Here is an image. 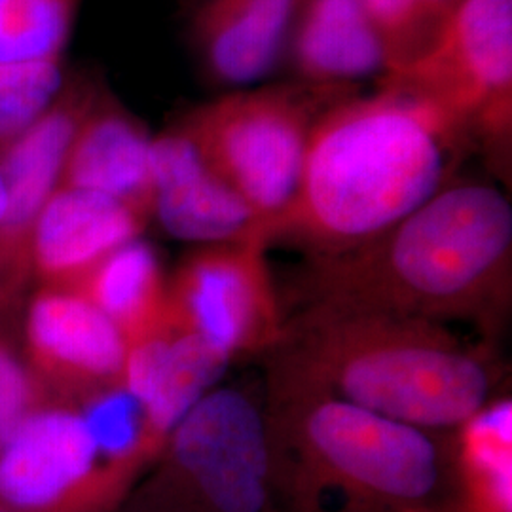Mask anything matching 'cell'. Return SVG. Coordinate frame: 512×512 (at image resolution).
Listing matches in <instances>:
<instances>
[{
    "label": "cell",
    "instance_id": "cell-13",
    "mask_svg": "<svg viewBox=\"0 0 512 512\" xmlns=\"http://www.w3.org/2000/svg\"><path fill=\"white\" fill-rule=\"evenodd\" d=\"M148 219L109 196L59 186L29 236V272L40 287L73 289L116 249L139 239Z\"/></svg>",
    "mask_w": 512,
    "mask_h": 512
},
{
    "label": "cell",
    "instance_id": "cell-9",
    "mask_svg": "<svg viewBox=\"0 0 512 512\" xmlns=\"http://www.w3.org/2000/svg\"><path fill=\"white\" fill-rule=\"evenodd\" d=\"M264 232L194 247L167 277V319L234 361L279 344L285 310L268 266Z\"/></svg>",
    "mask_w": 512,
    "mask_h": 512
},
{
    "label": "cell",
    "instance_id": "cell-14",
    "mask_svg": "<svg viewBox=\"0 0 512 512\" xmlns=\"http://www.w3.org/2000/svg\"><path fill=\"white\" fill-rule=\"evenodd\" d=\"M232 359L202 338L164 323L128 348L122 384L141 403L150 437L164 446L188 410L220 384Z\"/></svg>",
    "mask_w": 512,
    "mask_h": 512
},
{
    "label": "cell",
    "instance_id": "cell-1",
    "mask_svg": "<svg viewBox=\"0 0 512 512\" xmlns=\"http://www.w3.org/2000/svg\"><path fill=\"white\" fill-rule=\"evenodd\" d=\"M294 308L378 311L473 325L494 342L512 306V207L492 184L452 181L378 238L304 258Z\"/></svg>",
    "mask_w": 512,
    "mask_h": 512
},
{
    "label": "cell",
    "instance_id": "cell-8",
    "mask_svg": "<svg viewBox=\"0 0 512 512\" xmlns=\"http://www.w3.org/2000/svg\"><path fill=\"white\" fill-rule=\"evenodd\" d=\"M378 86L446 112L505 167L512 133V0H465L416 59Z\"/></svg>",
    "mask_w": 512,
    "mask_h": 512
},
{
    "label": "cell",
    "instance_id": "cell-16",
    "mask_svg": "<svg viewBox=\"0 0 512 512\" xmlns=\"http://www.w3.org/2000/svg\"><path fill=\"white\" fill-rule=\"evenodd\" d=\"M302 84L349 90L365 78H384L389 54L361 0H300L287 38Z\"/></svg>",
    "mask_w": 512,
    "mask_h": 512
},
{
    "label": "cell",
    "instance_id": "cell-12",
    "mask_svg": "<svg viewBox=\"0 0 512 512\" xmlns=\"http://www.w3.org/2000/svg\"><path fill=\"white\" fill-rule=\"evenodd\" d=\"M150 177V219L175 239L200 247L266 234L255 211L205 164L177 126L152 139Z\"/></svg>",
    "mask_w": 512,
    "mask_h": 512
},
{
    "label": "cell",
    "instance_id": "cell-18",
    "mask_svg": "<svg viewBox=\"0 0 512 512\" xmlns=\"http://www.w3.org/2000/svg\"><path fill=\"white\" fill-rule=\"evenodd\" d=\"M73 289L122 332L128 348L164 323L167 275L145 239L116 249Z\"/></svg>",
    "mask_w": 512,
    "mask_h": 512
},
{
    "label": "cell",
    "instance_id": "cell-20",
    "mask_svg": "<svg viewBox=\"0 0 512 512\" xmlns=\"http://www.w3.org/2000/svg\"><path fill=\"white\" fill-rule=\"evenodd\" d=\"M82 0H0V65L63 59Z\"/></svg>",
    "mask_w": 512,
    "mask_h": 512
},
{
    "label": "cell",
    "instance_id": "cell-2",
    "mask_svg": "<svg viewBox=\"0 0 512 512\" xmlns=\"http://www.w3.org/2000/svg\"><path fill=\"white\" fill-rule=\"evenodd\" d=\"M476 150L446 112L412 93L385 88L344 95L311 128L293 202L268 230V247L306 258L361 247L456 181Z\"/></svg>",
    "mask_w": 512,
    "mask_h": 512
},
{
    "label": "cell",
    "instance_id": "cell-17",
    "mask_svg": "<svg viewBox=\"0 0 512 512\" xmlns=\"http://www.w3.org/2000/svg\"><path fill=\"white\" fill-rule=\"evenodd\" d=\"M300 0H202L194 37L209 74L226 86H249L285 54Z\"/></svg>",
    "mask_w": 512,
    "mask_h": 512
},
{
    "label": "cell",
    "instance_id": "cell-3",
    "mask_svg": "<svg viewBox=\"0 0 512 512\" xmlns=\"http://www.w3.org/2000/svg\"><path fill=\"white\" fill-rule=\"evenodd\" d=\"M274 512H461L456 433L346 403L266 363Z\"/></svg>",
    "mask_w": 512,
    "mask_h": 512
},
{
    "label": "cell",
    "instance_id": "cell-7",
    "mask_svg": "<svg viewBox=\"0 0 512 512\" xmlns=\"http://www.w3.org/2000/svg\"><path fill=\"white\" fill-rule=\"evenodd\" d=\"M344 95L310 84L239 90L190 110L177 128L255 211L268 236L293 202L315 120Z\"/></svg>",
    "mask_w": 512,
    "mask_h": 512
},
{
    "label": "cell",
    "instance_id": "cell-10",
    "mask_svg": "<svg viewBox=\"0 0 512 512\" xmlns=\"http://www.w3.org/2000/svg\"><path fill=\"white\" fill-rule=\"evenodd\" d=\"M25 361L50 399L76 401L122 384L128 342L84 296L40 287L25 311Z\"/></svg>",
    "mask_w": 512,
    "mask_h": 512
},
{
    "label": "cell",
    "instance_id": "cell-26",
    "mask_svg": "<svg viewBox=\"0 0 512 512\" xmlns=\"http://www.w3.org/2000/svg\"><path fill=\"white\" fill-rule=\"evenodd\" d=\"M0 512H8V511H4V509H0Z\"/></svg>",
    "mask_w": 512,
    "mask_h": 512
},
{
    "label": "cell",
    "instance_id": "cell-6",
    "mask_svg": "<svg viewBox=\"0 0 512 512\" xmlns=\"http://www.w3.org/2000/svg\"><path fill=\"white\" fill-rule=\"evenodd\" d=\"M116 512H274L262 397L203 395Z\"/></svg>",
    "mask_w": 512,
    "mask_h": 512
},
{
    "label": "cell",
    "instance_id": "cell-4",
    "mask_svg": "<svg viewBox=\"0 0 512 512\" xmlns=\"http://www.w3.org/2000/svg\"><path fill=\"white\" fill-rule=\"evenodd\" d=\"M264 363L368 412L439 433H456L503 384L490 342L469 344L448 325L416 317L325 306L285 313L281 340Z\"/></svg>",
    "mask_w": 512,
    "mask_h": 512
},
{
    "label": "cell",
    "instance_id": "cell-21",
    "mask_svg": "<svg viewBox=\"0 0 512 512\" xmlns=\"http://www.w3.org/2000/svg\"><path fill=\"white\" fill-rule=\"evenodd\" d=\"M384 38L389 71H397L435 40L465 0H361ZM382 80V78H380Z\"/></svg>",
    "mask_w": 512,
    "mask_h": 512
},
{
    "label": "cell",
    "instance_id": "cell-19",
    "mask_svg": "<svg viewBox=\"0 0 512 512\" xmlns=\"http://www.w3.org/2000/svg\"><path fill=\"white\" fill-rule=\"evenodd\" d=\"M461 512H511L512 399L497 393L456 431Z\"/></svg>",
    "mask_w": 512,
    "mask_h": 512
},
{
    "label": "cell",
    "instance_id": "cell-22",
    "mask_svg": "<svg viewBox=\"0 0 512 512\" xmlns=\"http://www.w3.org/2000/svg\"><path fill=\"white\" fill-rule=\"evenodd\" d=\"M63 84V59L0 65V150L37 122Z\"/></svg>",
    "mask_w": 512,
    "mask_h": 512
},
{
    "label": "cell",
    "instance_id": "cell-25",
    "mask_svg": "<svg viewBox=\"0 0 512 512\" xmlns=\"http://www.w3.org/2000/svg\"><path fill=\"white\" fill-rule=\"evenodd\" d=\"M6 188H4V179H2V171H0V228H2V222L6 217Z\"/></svg>",
    "mask_w": 512,
    "mask_h": 512
},
{
    "label": "cell",
    "instance_id": "cell-24",
    "mask_svg": "<svg viewBox=\"0 0 512 512\" xmlns=\"http://www.w3.org/2000/svg\"><path fill=\"white\" fill-rule=\"evenodd\" d=\"M27 283H29V279L25 275H21L14 268H10L0 258V315L16 302L18 294L23 291V287Z\"/></svg>",
    "mask_w": 512,
    "mask_h": 512
},
{
    "label": "cell",
    "instance_id": "cell-11",
    "mask_svg": "<svg viewBox=\"0 0 512 512\" xmlns=\"http://www.w3.org/2000/svg\"><path fill=\"white\" fill-rule=\"evenodd\" d=\"M101 88L88 78L63 84L52 105L16 141L0 150L6 217L0 228V258L31 279L29 236L42 207L61 183L74 133Z\"/></svg>",
    "mask_w": 512,
    "mask_h": 512
},
{
    "label": "cell",
    "instance_id": "cell-15",
    "mask_svg": "<svg viewBox=\"0 0 512 512\" xmlns=\"http://www.w3.org/2000/svg\"><path fill=\"white\" fill-rule=\"evenodd\" d=\"M150 145L145 124L99 90L74 133L59 186L109 196L150 220Z\"/></svg>",
    "mask_w": 512,
    "mask_h": 512
},
{
    "label": "cell",
    "instance_id": "cell-5",
    "mask_svg": "<svg viewBox=\"0 0 512 512\" xmlns=\"http://www.w3.org/2000/svg\"><path fill=\"white\" fill-rule=\"evenodd\" d=\"M160 450L124 384L50 399L0 452V509L116 512Z\"/></svg>",
    "mask_w": 512,
    "mask_h": 512
},
{
    "label": "cell",
    "instance_id": "cell-23",
    "mask_svg": "<svg viewBox=\"0 0 512 512\" xmlns=\"http://www.w3.org/2000/svg\"><path fill=\"white\" fill-rule=\"evenodd\" d=\"M50 395L14 346L0 334V452L19 425Z\"/></svg>",
    "mask_w": 512,
    "mask_h": 512
}]
</instances>
